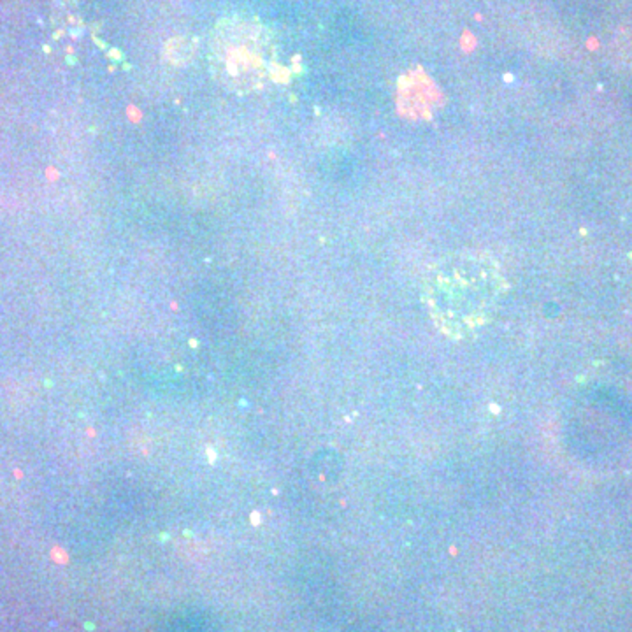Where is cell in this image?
<instances>
[{
	"mask_svg": "<svg viewBox=\"0 0 632 632\" xmlns=\"http://www.w3.org/2000/svg\"><path fill=\"white\" fill-rule=\"evenodd\" d=\"M504 290V276L492 258L462 251L444 257L430 269L423 299L444 334L465 337L492 318Z\"/></svg>",
	"mask_w": 632,
	"mask_h": 632,
	"instance_id": "6da1fadb",
	"label": "cell"
},
{
	"mask_svg": "<svg viewBox=\"0 0 632 632\" xmlns=\"http://www.w3.org/2000/svg\"><path fill=\"white\" fill-rule=\"evenodd\" d=\"M276 67L271 32L250 18H227L209 39V69L216 83L234 93L262 90Z\"/></svg>",
	"mask_w": 632,
	"mask_h": 632,
	"instance_id": "7a4b0ae2",
	"label": "cell"
}]
</instances>
